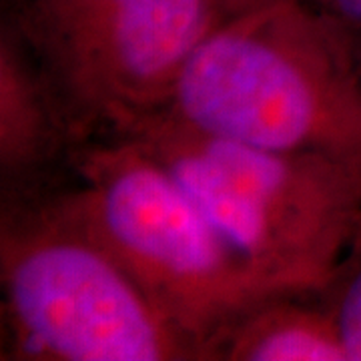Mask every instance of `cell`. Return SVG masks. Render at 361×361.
Returning a JSON list of instances; mask_svg holds the SVG:
<instances>
[{
    "label": "cell",
    "instance_id": "cell-1",
    "mask_svg": "<svg viewBox=\"0 0 361 361\" xmlns=\"http://www.w3.org/2000/svg\"><path fill=\"white\" fill-rule=\"evenodd\" d=\"M161 113L221 139L361 169L353 44L301 0L225 18L189 56Z\"/></svg>",
    "mask_w": 361,
    "mask_h": 361
},
{
    "label": "cell",
    "instance_id": "cell-2",
    "mask_svg": "<svg viewBox=\"0 0 361 361\" xmlns=\"http://www.w3.org/2000/svg\"><path fill=\"white\" fill-rule=\"evenodd\" d=\"M71 187L0 205V360L199 361L90 229Z\"/></svg>",
    "mask_w": 361,
    "mask_h": 361
},
{
    "label": "cell",
    "instance_id": "cell-3",
    "mask_svg": "<svg viewBox=\"0 0 361 361\" xmlns=\"http://www.w3.org/2000/svg\"><path fill=\"white\" fill-rule=\"evenodd\" d=\"M191 195L233 249L283 289L319 291L361 221V169L207 135L157 113L127 135Z\"/></svg>",
    "mask_w": 361,
    "mask_h": 361
},
{
    "label": "cell",
    "instance_id": "cell-4",
    "mask_svg": "<svg viewBox=\"0 0 361 361\" xmlns=\"http://www.w3.org/2000/svg\"><path fill=\"white\" fill-rule=\"evenodd\" d=\"M71 197L161 315L203 361L207 343L271 283L209 221L180 183L130 137L75 151Z\"/></svg>",
    "mask_w": 361,
    "mask_h": 361
},
{
    "label": "cell",
    "instance_id": "cell-5",
    "mask_svg": "<svg viewBox=\"0 0 361 361\" xmlns=\"http://www.w3.org/2000/svg\"><path fill=\"white\" fill-rule=\"evenodd\" d=\"M85 142L127 135L167 106L199 42L229 18L217 0H2Z\"/></svg>",
    "mask_w": 361,
    "mask_h": 361
},
{
    "label": "cell",
    "instance_id": "cell-6",
    "mask_svg": "<svg viewBox=\"0 0 361 361\" xmlns=\"http://www.w3.org/2000/svg\"><path fill=\"white\" fill-rule=\"evenodd\" d=\"M78 142L47 75L23 39L0 23V205L68 189Z\"/></svg>",
    "mask_w": 361,
    "mask_h": 361
},
{
    "label": "cell",
    "instance_id": "cell-7",
    "mask_svg": "<svg viewBox=\"0 0 361 361\" xmlns=\"http://www.w3.org/2000/svg\"><path fill=\"white\" fill-rule=\"evenodd\" d=\"M203 361H348V353L319 291L279 289L239 311Z\"/></svg>",
    "mask_w": 361,
    "mask_h": 361
},
{
    "label": "cell",
    "instance_id": "cell-8",
    "mask_svg": "<svg viewBox=\"0 0 361 361\" xmlns=\"http://www.w3.org/2000/svg\"><path fill=\"white\" fill-rule=\"evenodd\" d=\"M319 297L336 322L348 361H361V221Z\"/></svg>",
    "mask_w": 361,
    "mask_h": 361
},
{
    "label": "cell",
    "instance_id": "cell-9",
    "mask_svg": "<svg viewBox=\"0 0 361 361\" xmlns=\"http://www.w3.org/2000/svg\"><path fill=\"white\" fill-rule=\"evenodd\" d=\"M313 13L323 16L327 23L349 39L353 51L361 44V0H301Z\"/></svg>",
    "mask_w": 361,
    "mask_h": 361
},
{
    "label": "cell",
    "instance_id": "cell-10",
    "mask_svg": "<svg viewBox=\"0 0 361 361\" xmlns=\"http://www.w3.org/2000/svg\"><path fill=\"white\" fill-rule=\"evenodd\" d=\"M217 2H219L221 8L229 14V16H235V14L251 11L255 6H261V4H265L269 0H217Z\"/></svg>",
    "mask_w": 361,
    "mask_h": 361
},
{
    "label": "cell",
    "instance_id": "cell-11",
    "mask_svg": "<svg viewBox=\"0 0 361 361\" xmlns=\"http://www.w3.org/2000/svg\"><path fill=\"white\" fill-rule=\"evenodd\" d=\"M353 52H355V61H357V71H360V77H361V44Z\"/></svg>",
    "mask_w": 361,
    "mask_h": 361
}]
</instances>
